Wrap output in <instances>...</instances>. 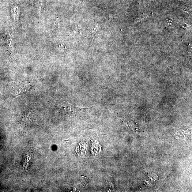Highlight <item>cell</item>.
I'll use <instances>...</instances> for the list:
<instances>
[{"mask_svg": "<svg viewBox=\"0 0 192 192\" xmlns=\"http://www.w3.org/2000/svg\"><path fill=\"white\" fill-rule=\"evenodd\" d=\"M32 87L27 82L16 83L14 85L15 98L25 94L32 89Z\"/></svg>", "mask_w": 192, "mask_h": 192, "instance_id": "1", "label": "cell"}, {"mask_svg": "<svg viewBox=\"0 0 192 192\" xmlns=\"http://www.w3.org/2000/svg\"><path fill=\"white\" fill-rule=\"evenodd\" d=\"M61 105V108L65 110L66 111L72 113H77L80 112L81 110L84 109V108L74 106V105L65 102H63Z\"/></svg>", "mask_w": 192, "mask_h": 192, "instance_id": "2", "label": "cell"}]
</instances>
